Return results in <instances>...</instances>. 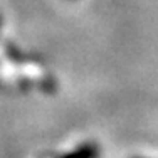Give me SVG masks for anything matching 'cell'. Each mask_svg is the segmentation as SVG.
<instances>
[{
  "instance_id": "cell-1",
  "label": "cell",
  "mask_w": 158,
  "mask_h": 158,
  "mask_svg": "<svg viewBox=\"0 0 158 158\" xmlns=\"http://www.w3.org/2000/svg\"><path fill=\"white\" fill-rule=\"evenodd\" d=\"M96 156H98V148L91 143H86V145L79 146L76 152L69 153L64 158H96Z\"/></svg>"
},
{
  "instance_id": "cell-2",
  "label": "cell",
  "mask_w": 158,
  "mask_h": 158,
  "mask_svg": "<svg viewBox=\"0 0 158 158\" xmlns=\"http://www.w3.org/2000/svg\"><path fill=\"white\" fill-rule=\"evenodd\" d=\"M0 25H2V15H0Z\"/></svg>"
}]
</instances>
